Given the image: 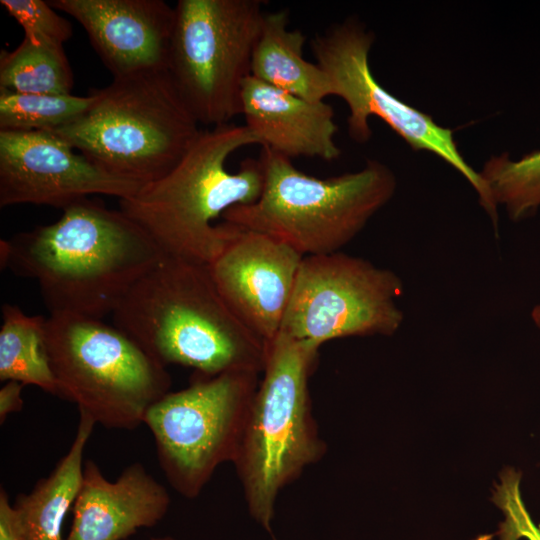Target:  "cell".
I'll use <instances>...</instances> for the list:
<instances>
[{"label": "cell", "instance_id": "cb8c5ba5", "mask_svg": "<svg viewBox=\"0 0 540 540\" xmlns=\"http://www.w3.org/2000/svg\"><path fill=\"white\" fill-rule=\"evenodd\" d=\"M520 483L521 473L507 468L495 484L492 499L504 516L497 532L500 540H540V526L533 521L524 504Z\"/></svg>", "mask_w": 540, "mask_h": 540}, {"label": "cell", "instance_id": "603a6c76", "mask_svg": "<svg viewBox=\"0 0 540 540\" xmlns=\"http://www.w3.org/2000/svg\"><path fill=\"white\" fill-rule=\"evenodd\" d=\"M5 8L24 30V38L34 43L63 46L72 36L71 23L42 0H1Z\"/></svg>", "mask_w": 540, "mask_h": 540}, {"label": "cell", "instance_id": "7c38bea8", "mask_svg": "<svg viewBox=\"0 0 540 540\" xmlns=\"http://www.w3.org/2000/svg\"><path fill=\"white\" fill-rule=\"evenodd\" d=\"M48 131H0V207L61 208L88 198L133 196L141 185L108 174Z\"/></svg>", "mask_w": 540, "mask_h": 540}, {"label": "cell", "instance_id": "30bf717a", "mask_svg": "<svg viewBox=\"0 0 540 540\" xmlns=\"http://www.w3.org/2000/svg\"><path fill=\"white\" fill-rule=\"evenodd\" d=\"M401 279L340 251L304 256L281 332L317 348L333 339L393 335L403 313Z\"/></svg>", "mask_w": 540, "mask_h": 540}, {"label": "cell", "instance_id": "5bb4252c", "mask_svg": "<svg viewBox=\"0 0 540 540\" xmlns=\"http://www.w3.org/2000/svg\"><path fill=\"white\" fill-rule=\"evenodd\" d=\"M74 18L113 78L167 69L175 10L163 0H52Z\"/></svg>", "mask_w": 540, "mask_h": 540}, {"label": "cell", "instance_id": "5b68a950", "mask_svg": "<svg viewBox=\"0 0 540 540\" xmlns=\"http://www.w3.org/2000/svg\"><path fill=\"white\" fill-rule=\"evenodd\" d=\"M91 93L90 108L53 133L108 174L141 186L166 175L201 130L168 69L113 78Z\"/></svg>", "mask_w": 540, "mask_h": 540}, {"label": "cell", "instance_id": "d6986e66", "mask_svg": "<svg viewBox=\"0 0 540 540\" xmlns=\"http://www.w3.org/2000/svg\"><path fill=\"white\" fill-rule=\"evenodd\" d=\"M45 318L26 315L15 305H3L0 380L34 385L57 396V384L44 341Z\"/></svg>", "mask_w": 540, "mask_h": 540}, {"label": "cell", "instance_id": "44dd1931", "mask_svg": "<svg viewBox=\"0 0 540 540\" xmlns=\"http://www.w3.org/2000/svg\"><path fill=\"white\" fill-rule=\"evenodd\" d=\"M94 96L23 94L0 89V131H48L82 116Z\"/></svg>", "mask_w": 540, "mask_h": 540}, {"label": "cell", "instance_id": "d4e9b609", "mask_svg": "<svg viewBox=\"0 0 540 540\" xmlns=\"http://www.w3.org/2000/svg\"><path fill=\"white\" fill-rule=\"evenodd\" d=\"M0 540H24L8 493L0 489Z\"/></svg>", "mask_w": 540, "mask_h": 540}, {"label": "cell", "instance_id": "3957f363", "mask_svg": "<svg viewBox=\"0 0 540 540\" xmlns=\"http://www.w3.org/2000/svg\"><path fill=\"white\" fill-rule=\"evenodd\" d=\"M258 145L245 127L228 123L201 129L180 161L160 179L119 200L120 210L142 227L164 254L211 264L240 227L214 220L231 207L255 202L263 188L259 159L237 172L226 168L237 150Z\"/></svg>", "mask_w": 540, "mask_h": 540}, {"label": "cell", "instance_id": "ac0fdd59", "mask_svg": "<svg viewBox=\"0 0 540 540\" xmlns=\"http://www.w3.org/2000/svg\"><path fill=\"white\" fill-rule=\"evenodd\" d=\"M95 425L88 415L79 413L76 435L67 453L30 492L17 495L13 507L24 540H64L63 523L80 489L84 451Z\"/></svg>", "mask_w": 540, "mask_h": 540}, {"label": "cell", "instance_id": "6da1fadb", "mask_svg": "<svg viewBox=\"0 0 540 540\" xmlns=\"http://www.w3.org/2000/svg\"><path fill=\"white\" fill-rule=\"evenodd\" d=\"M165 255L120 209L89 198L0 242L1 268L35 280L49 313L102 320Z\"/></svg>", "mask_w": 540, "mask_h": 540}, {"label": "cell", "instance_id": "8fae6325", "mask_svg": "<svg viewBox=\"0 0 540 540\" xmlns=\"http://www.w3.org/2000/svg\"><path fill=\"white\" fill-rule=\"evenodd\" d=\"M373 39L357 21L346 20L315 35L311 42L316 63L331 81L333 95L342 98L349 108L350 137L358 143L367 142L372 135L369 118L379 117L413 149L432 152L458 170L497 224V204L480 174L460 154L453 131L403 103L376 81L369 66Z\"/></svg>", "mask_w": 540, "mask_h": 540}, {"label": "cell", "instance_id": "83f0119b", "mask_svg": "<svg viewBox=\"0 0 540 540\" xmlns=\"http://www.w3.org/2000/svg\"><path fill=\"white\" fill-rule=\"evenodd\" d=\"M149 540H180V539L172 537V536H159V537H152Z\"/></svg>", "mask_w": 540, "mask_h": 540}, {"label": "cell", "instance_id": "7402d4cb", "mask_svg": "<svg viewBox=\"0 0 540 540\" xmlns=\"http://www.w3.org/2000/svg\"><path fill=\"white\" fill-rule=\"evenodd\" d=\"M496 204L506 205L518 220L540 205V150L512 161L507 154L492 157L479 173Z\"/></svg>", "mask_w": 540, "mask_h": 540}, {"label": "cell", "instance_id": "8992f818", "mask_svg": "<svg viewBox=\"0 0 540 540\" xmlns=\"http://www.w3.org/2000/svg\"><path fill=\"white\" fill-rule=\"evenodd\" d=\"M258 159L264 176L259 198L231 207L222 219L280 240L303 256L338 252L396 189L393 172L375 160L356 172L318 178L266 148Z\"/></svg>", "mask_w": 540, "mask_h": 540}, {"label": "cell", "instance_id": "9a60e30c", "mask_svg": "<svg viewBox=\"0 0 540 540\" xmlns=\"http://www.w3.org/2000/svg\"><path fill=\"white\" fill-rule=\"evenodd\" d=\"M170 502L166 487L142 463L130 464L110 481L87 459L65 540H124L141 528L157 525Z\"/></svg>", "mask_w": 540, "mask_h": 540}, {"label": "cell", "instance_id": "52a82bcc", "mask_svg": "<svg viewBox=\"0 0 540 540\" xmlns=\"http://www.w3.org/2000/svg\"><path fill=\"white\" fill-rule=\"evenodd\" d=\"M44 341L57 396L105 428L136 429L170 392L167 367L102 319L49 313Z\"/></svg>", "mask_w": 540, "mask_h": 540}, {"label": "cell", "instance_id": "7a4b0ae2", "mask_svg": "<svg viewBox=\"0 0 540 540\" xmlns=\"http://www.w3.org/2000/svg\"><path fill=\"white\" fill-rule=\"evenodd\" d=\"M111 316L113 325L166 367L206 376L264 369L267 343L230 309L206 264L165 255Z\"/></svg>", "mask_w": 540, "mask_h": 540}, {"label": "cell", "instance_id": "277c9868", "mask_svg": "<svg viewBox=\"0 0 540 540\" xmlns=\"http://www.w3.org/2000/svg\"><path fill=\"white\" fill-rule=\"evenodd\" d=\"M319 348L284 332L267 343V355L233 462L250 516L272 532L281 491L327 451L312 411L309 380Z\"/></svg>", "mask_w": 540, "mask_h": 540}, {"label": "cell", "instance_id": "4316f807", "mask_svg": "<svg viewBox=\"0 0 540 540\" xmlns=\"http://www.w3.org/2000/svg\"><path fill=\"white\" fill-rule=\"evenodd\" d=\"M532 319L537 327L540 328V305L536 306L532 311Z\"/></svg>", "mask_w": 540, "mask_h": 540}, {"label": "cell", "instance_id": "ba28073f", "mask_svg": "<svg viewBox=\"0 0 540 540\" xmlns=\"http://www.w3.org/2000/svg\"><path fill=\"white\" fill-rule=\"evenodd\" d=\"M263 5L261 0H178L174 6L167 69L199 125L216 127L241 115Z\"/></svg>", "mask_w": 540, "mask_h": 540}, {"label": "cell", "instance_id": "2e32d148", "mask_svg": "<svg viewBox=\"0 0 540 540\" xmlns=\"http://www.w3.org/2000/svg\"><path fill=\"white\" fill-rule=\"evenodd\" d=\"M241 115L258 145L291 160L332 161L341 154L334 109L325 101H308L250 75L242 86Z\"/></svg>", "mask_w": 540, "mask_h": 540}, {"label": "cell", "instance_id": "f1b7e54d", "mask_svg": "<svg viewBox=\"0 0 540 540\" xmlns=\"http://www.w3.org/2000/svg\"><path fill=\"white\" fill-rule=\"evenodd\" d=\"M273 540H278V539H276V538H273Z\"/></svg>", "mask_w": 540, "mask_h": 540}, {"label": "cell", "instance_id": "9c48e42d", "mask_svg": "<svg viewBox=\"0 0 540 540\" xmlns=\"http://www.w3.org/2000/svg\"><path fill=\"white\" fill-rule=\"evenodd\" d=\"M259 373L195 374L189 386L170 391L147 411L159 465L181 496L200 495L216 469L233 464L245 432Z\"/></svg>", "mask_w": 540, "mask_h": 540}, {"label": "cell", "instance_id": "e0dca14e", "mask_svg": "<svg viewBox=\"0 0 540 540\" xmlns=\"http://www.w3.org/2000/svg\"><path fill=\"white\" fill-rule=\"evenodd\" d=\"M306 35L289 29V11L265 12L251 59V76L308 101L333 95L327 73L303 56Z\"/></svg>", "mask_w": 540, "mask_h": 540}, {"label": "cell", "instance_id": "4fadbf2b", "mask_svg": "<svg viewBox=\"0 0 540 540\" xmlns=\"http://www.w3.org/2000/svg\"><path fill=\"white\" fill-rule=\"evenodd\" d=\"M303 257L280 240L240 227L208 267L230 309L268 343L281 331Z\"/></svg>", "mask_w": 540, "mask_h": 540}, {"label": "cell", "instance_id": "ffe728a7", "mask_svg": "<svg viewBox=\"0 0 540 540\" xmlns=\"http://www.w3.org/2000/svg\"><path fill=\"white\" fill-rule=\"evenodd\" d=\"M73 72L63 46L23 38L0 53V89L23 94H72Z\"/></svg>", "mask_w": 540, "mask_h": 540}, {"label": "cell", "instance_id": "484cf974", "mask_svg": "<svg viewBox=\"0 0 540 540\" xmlns=\"http://www.w3.org/2000/svg\"><path fill=\"white\" fill-rule=\"evenodd\" d=\"M25 385L18 381H7L0 389V423L23 407L22 390Z\"/></svg>", "mask_w": 540, "mask_h": 540}]
</instances>
